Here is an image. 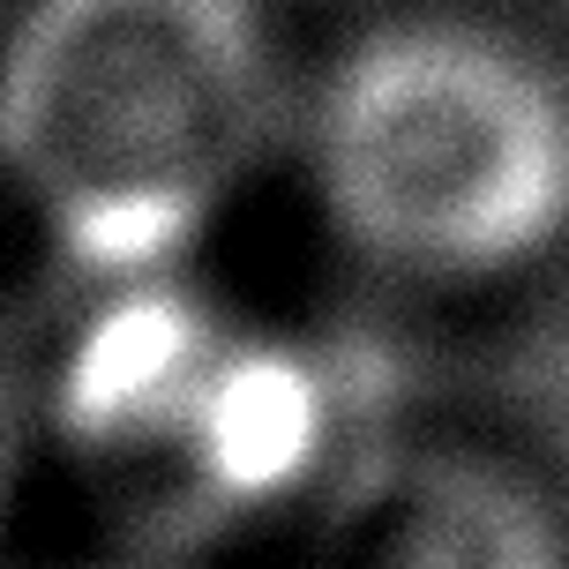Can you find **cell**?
<instances>
[{
	"instance_id": "1",
	"label": "cell",
	"mask_w": 569,
	"mask_h": 569,
	"mask_svg": "<svg viewBox=\"0 0 569 569\" xmlns=\"http://www.w3.org/2000/svg\"><path fill=\"white\" fill-rule=\"evenodd\" d=\"M284 180L390 292H525L569 262V46L502 0L368 8L300 53Z\"/></svg>"
},
{
	"instance_id": "2",
	"label": "cell",
	"mask_w": 569,
	"mask_h": 569,
	"mask_svg": "<svg viewBox=\"0 0 569 569\" xmlns=\"http://www.w3.org/2000/svg\"><path fill=\"white\" fill-rule=\"evenodd\" d=\"M292 90L278 0H8L0 202L46 256L150 284L284 180Z\"/></svg>"
},
{
	"instance_id": "3",
	"label": "cell",
	"mask_w": 569,
	"mask_h": 569,
	"mask_svg": "<svg viewBox=\"0 0 569 569\" xmlns=\"http://www.w3.org/2000/svg\"><path fill=\"white\" fill-rule=\"evenodd\" d=\"M300 569H569V502L487 435H405L322 495Z\"/></svg>"
},
{
	"instance_id": "4",
	"label": "cell",
	"mask_w": 569,
	"mask_h": 569,
	"mask_svg": "<svg viewBox=\"0 0 569 569\" xmlns=\"http://www.w3.org/2000/svg\"><path fill=\"white\" fill-rule=\"evenodd\" d=\"M0 8H8V0H0Z\"/></svg>"
}]
</instances>
